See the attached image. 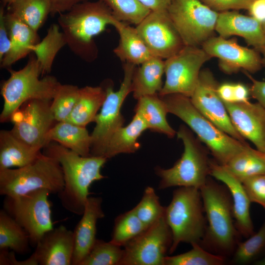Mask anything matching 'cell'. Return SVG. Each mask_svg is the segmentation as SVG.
I'll use <instances>...</instances> for the list:
<instances>
[{"label": "cell", "mask_w": 265, "mask_h": 265, "mask_svg": "<svg viewBox=\"0 0 265 265\" xmlns=\"http://www.w3.org/2000/svg\"><path fill=\"white\" fill-rule=\"evenodd\" d=\"M106 98L105 87L86 86L80 88L78 100L65 121L86 127L94 122Z\"/></svg>", "instance_id": "30"}, {"label": "cell", "mask_w": 265, "mask_h": 265, "mask_svg": "<svg viewBox=\"0 0 265 265\" xmlns=\"http://www.w3.org/2000/svg\"><path fill=\"white\" fill-rule=\"evenodd\" d=\"M211 58L202 47L185 46L165 59V81L159 95L176 93L190 98L196 86L202 67Z\"/></svg>", "instance_id": "12"}, {"label": "cell", "mask_w": 265, "mask_h": 265, "mask_svg": "<svg viewBox=\"0 0 265 265\" xmlns=\"http://www.w3.org/2000/svg\"><path fill=\"white\" fill-rule=\"evenodd\" d=\"M172 240L164 214L124 246L120 265H163Z\"/></svg>", "instance_id": "13"}, {"label": "cell", "mask_w": 265, "mask_h": 265, "mask_svg": "<svg viewBox=\"0 0 265 265\" xmlns=\"http://www.w3.org/2000/svg\"><path fill=\"white\" fill-rule=\"evenodd\" d=\"M102 198L89 196L81 218L74 230V247L72 265H80L87 255L97 238V224L105 217Z\"/></svg>", "instance_id": "21"}, {"label": "cell", "mask_w": 265, "mask_h": 265, "mask_svg": "<svg viewBox=\"0 0 265 265\" xmlns=\"http://www.w3.org/2000/svg\"><path fill=\"white\" fill-rule=\"evenodd\" d=\"M210 176L222 182L229 189L233 200L236 227L241 236L248 238L255 232L250 213L251 202L242 182L214 159L211 161Z\"/></svg>", "instance_id": "20"}, {"label": "cell", "mask_w": 265, "mask_h": 265, "mask_svg": "<svg viewBox=\"0 0 265 265\" xmlns=\"http://www.w3.org/2000/svg\"><path fill=\"white\" fill-rule=\"evenodd\" d=\"M10 75L3 82L1 94L4 101L0 122L10 120L12 115L24 103L32 99L52 100L60 84L53 76L39 78L41 71L35 55L31 54L26 65L15 71L8 69Z\"/></svg>", "instance_id": "7"}, {"label": "cell", "mask_w": 265, "mask_h": 265, "mask_svg": "<svg viewBox=\"0 0 265 265\" xmlns=\"http://www.w3.org/2000/svg\"><path fill=\"white\" fill-rule=\"evenodd\" d=\"M64 185L59 162L44 153L26 166L0 169V194L4 196H18L39 189L58 194Z\"/></svg>", "instance_id": "8"}, {"label": "cell", "mask_w": 265, "mask_h": 265, "mask_svg": "<svg viewBox=\"0 0 265 265\" xmlns=\"http://www.w3.org/2000/svg\"><path fill=\"white\" fill-rule=\"evenodd\" d=\"M4 17L11 48L0 62L1 68L9 69L13 64L31 53L30 48L40 41V37L38 31L9 12H5Z\"/></svg>", "instance_id": "23"}, {"label": "cell", "mask_w": 265, "mask_h": 265, "mask_svg": "<svg viewBox=\"0 0 265 265\" xmlns=\"http://www.w3.org/2000/svg\"><path fill=\"white\" fill-rule=\"evenodd\" d=\"M110 9L100 0H86L59 14L57 22L71 51L84 61L91 62L98 57L94 37L111 25L114 19Z\"/></svg>", "instance_id": "3"}, {"label": "cell", "mask_w": 265, "mask_h": 265, "mask_svg": "<svg viewBox=\"0 0 265 265\" xmlns=\"http://www.w3.org/2000/svg\"><path fill=\"white\" fill-rule=\"evenodd\" d=\"M192 248L175 256L167 255L163 265H223L227 258L213 254L203 248L199 243L191 245Z\"/></svg>", "instance_id": "37"}, {"label": "cell", "mask_w": 265, "mask_h": 265, "mask_svg": "<svg viewBox=\"0 0 265 265\" xmlns=\"http://www.w3.org/2000/svg\"><path fill=\"white\" fill-rule=\"evenodd\" d=\"M16 0H1L2 5L3 7L9 6Z\"/></svg>", "instance_id": "53"}, {"label": "cell", "mask_w": 265, "mask_h": 265, "mask_svg": "<svg viewBox=\"0 0 265 265\" xmlns=\"http://www.w3.org/2000/svg\"><path fill=\"white\" fill-rule=\"evenodd\" d=\"M46 140L47 144L54 141L81 156H90L91 137L85 127L57 122L47 134Z\"/></svg>", "instance_id": "27"}, {"label": "cell", "mask_w": 265, "mask_h": 265, "mask_svg": "<svg viewBox=\"0 0 265 265\" xmlns=\"http://www.w3.org/2000/svg\"><path fill=\"white\" fill-rule=\"evenodd\" d=\"M164 73V60L156 56L151 57L136 67L132 84L133 97L138 100L145 96L159 93L163 87Z\"/></svg>", "instance_id": "26"}, {"label": "cell", "mask_w": 265, "mask_h": 265, "mask_svg": "<svg viewBox=\"0 0 265 265\" xmlns=\"http://www.w3.org/2000/svg\"><path fill=\"white\" fill-rule=\"evenodd\" d=\"M135 27L154 56L165 60L185 46L167 10L151 11Z\"/></svg>", "instance_id": "15"}, {"label": "cell", "mask_w": 265, "mask_h": 265, "mask_svg": "<svg viewBox=\"0 0 265 265\" xmlns=\"http://www.w3.org/2000/svg\"><path fill=\"white\" fill-rule=\"evenodd\" d=\"M249 88L240 83H234V103H244L249 101Z\"/></svg>", "instance_id": "50"}, {"label": "cell", "mask_w": 265, "mask_h": 265, "mask_svg": "<svg viewBox=\"0 0 265 265\" xmlns=\"http://www.w3.org/2000/svg\"><path fill=\"white\" fill-rule=\"evenodd\" d=\"M215 31L225 38L234 35L240 36L248 45L257 50L265 45L262 22L251 16L235 10L218 13Z\"/></svg>", "instance_id": "22"}, {"label": "cell", "mask_w": 265, "mask_h": 265, "mask_svg": "<svg viewBox=\"0 0 265 265\" xmlns=\"http://www.w3.org/2000/svg\"><path fill=\"white\" fill-rule=\"evenodd\" d=\"M217 92L223 102L234 103L233 83L225 82L219 84Z\"/></svg>", "instance_id": "49"}, {"label": "cell", "mask_w": 265, "mask_h": 265, "mask_svg": "<svg viewBox=\"0 0 265 265\" xmlns=\"http://www.w3.org/2000/svg\"><path fill=\"white\" fill-rule=\"evenodd\" d=\"M135 68L134 64L124 63V77L118 90L114 91L112 85L109 84L104 86L106 98L94 121L96 126L91 134L90 155L105 158L111 136L123 126L125 119L121 109L125 99L132 91V79Z\"/></svg>", "instance_id": "9"}, {"label": "cell", "mask_w": 265, "mask_h": 265, "mask_svg": "<svg viewBox=\"0 0 265 265\" xmlns=\"http://www.w3.org/2000/svg\"><path fill=\"white\" fill-rule=\"evenodd\" d=\"M51 192L39 189L15 196H5L3 210L27 232L31 246L35 247L48 231L53 228L51 204Z\"/></svg>", "instance_id": "10"}, {"label": "cell", "mask_w": 265, "mask_h": 265, "mask_svg": "<svg viewBox=\"0 0 265 265\" xmlns=\"http://www.w3.org/2000/svg\"><path fill=\"white\" fill-rule=\"evenodd\" d=\"M147 129L144 120L138 113L135 112L128 125L119 128L112 135L105 158L108 159L120 154H130L137 151L140 147L138 138Z\"/></svg>", "instance_id": "29"}, {"label": "cell", "mask_w": 265, "mask_h": 265, "mask_svg": "<svg viewBox=\"0 0 265 265\" xmlns=\"http://www.w3.org/2000/svg\"><path fill=\"white\" fill-rule=\"evenodd\" d=\"M176 134L183 143L184 152L172 167H155V173L160 178L158 189L179 186L200 189L210 176V151L186 126L180 125Z\"/></svg>", "instance_id": "5"}, {"label": "cell", "mask_w": 265, "mask_h": 265, "mask_svg": "<svg viewBox=\"0 0 265 265\" xmlns=\"http://www.w3.org/2000/svg\"><path fill=\"white\" fill-rule=\"evenodd\" d=\"M111 11L117 20L137 25L150 12L151 10L137 0H100Z\"/></svg>", "instance_id": "39"}, {"label": "cell", "mask_w": 265, "mask_h": 265, "mask_svg": "<svg viewBox=\"0 0 265 265\" xmlns=\"http://www.w3.org/2000/svg\"><path fill=\"white\" fill-rule=\"evenodd\" d=\"M147 228L132 209L115 218L110 241L124 247Z\"/></svg>", "instance_id": "36"}, {"label": "cell", "mask_w": 265, "mask_h": 265, "mask_svg": "<svg viewBox=\"0 0 265 265\" xmlns=\"http://www.w3.org/2000/svg\"><path fill=\"white\" fill-rule=\"evenodd\" d=\"M165 207L162 206L159 198L152 186H147L142 197L133 208L135 214L146 227H149L164 214Z\"/></svg>", "instance_id": "40"}, {"label": "cell", "mask_w": 265, "mask_h": 265, "mask_svg": "<svg viewBox=\"0 0 265 265\" xmlns=\"http://www.w3.org/2000/svg\"><path fill=\"white\" fill-rule=\"evenodd\" d=\"M265 254V221L259 231L243 242H239L231 257L233 265L255 263Z\"/></svg>", "instance_id": "35"}, {"label": "cell", "mask_w": 265, "mask_h": 265, "mask_svg": "<svg viewBox=\"0 0 265 265\" xmlns=\"http://www.w3.org/2000/svg\"><path fill=\"white\" fill-rule=\"evenodd\" d=\"M250 16L261 22L265 21V0H255L250 6Z\"/></svg>", "instance_id": "48"}, {"label": "cell", "mask_w": 265, "mask_h": 265, "mask_svg": "<svg viewBox=\"0 0 265 265\" xmlns=\"http://www.w3.org/2000/svg\"><path fill=\"white\" fill-rule=\"evenodd\" d=\"M201 47L212 58L218 59L220 69L227 74L242 70L254 74L263 67L262 56L258 51L243 47L236 39L212 36Z\"/></svg>", "instance_id": "17"}, {"label": "cell", "mask_w": 265, "mask_h": 265, "mask_svg": "<svg viewBox=\"0 0 265 265\" xmlns=\"http://www.w3.org/2000/svg\"><path fill=\"white\" fill-rule=\"evenodd\" d=\"M262 28H263V31H264V34L265 35V21L262 23Z\"/></svg>", "instance_id": "55"}, {"label": "cell", "mask_w": 265, "mask_h": 265, "mask_svg": "<svg viewBox=\"0 0 265 265\" xmlns=\"http://www.w3.org/2000/svg\"><path fill=\"white\" fill-rule=\"evenodd\" d=\"M243 72L252 82L251 87L249 88L250 95L265 108V81L257 80L250 74L246 72Z\"/></svg>", "instance_id": "45"}, {"label": "cell", "mask_w": 265, "mask_h": 265, "mask_svg": "<svg viewBox=\"0 0 265 265\" xmlns=\"http://www.w3.org/2000/svg\"><path fill=\"white\" fill-rule=\"evenodd\" d=\"M224 103L238 132L265 153V108L258 102Z\"/></svg>", "instance_id": "18"}, {"label": "cell", "mask_w": 265, "mask_h": 265, "mask_svg": "<svg viewBox=\"0 0 265 265\" xmlns=\"http://www.w3.org/2000/svg\"><path fill=\"white\" fill-rule=\"evenodd\" d=\"M111 25L115 27L119 35V44L113 52L121 61L137 65L153 56L136 27L115 18Z\"/></svg>", "instance_id": "24"}, {"label": "cell", "mask_w": 265, "mask_h": 265, "mask_svg": "<svg viewBox=\"0 0 265 265\" xmlns=\"http://www.w3.org/2000/svg\"><path fill=\"white\" fill-rule=\"evenodd\" d=\"M134 111L138 113L146 124L148 129L173 138L177 133L166 119L168 111L158 93L138 99Z\"/></svg>", "instance_id": "28"}, {"label": "cell", "mask_w": 265, "mask_h": 265, "mask_svg": "<svg viewBox=\"0 0 265 265\" xmlns=\"http://www.w3.org/2000/svg\"><path fill=\"white\" fill-rule=\"evenodd\" d=\"M242 183L250 202L261 205L265 210V174L251 177Z\"/></svg>", "instance_id": "42"}, {"label": "cell", "mask_w": 265, "mask_h": 265, "mask_svg": "<svg viewBox=\"0 0 265 265\" xmlns=\"http://www.w3.org/2000/svg\"><path fill=\"white\" fill-rule=\"evenodd\" d=\"M44 154L56 159L63 171L64 187L57 195L62 207L70 212L81 215L89 197L90 186L105 178L101 169L107 159L102 157H83L51 141L44 147Z\"/></svg>", "instance_id": "1"}, {"label": "cell", "mask_w": 265, "mask_h": 265, "mask_svg": "<svg viewBox=\"0 0 265 265\" xmlns=\"http://www.w3.org/2000/svg\"><path fill=\"white\" fill-rule=\"evenodd\" d=\"M15 252L9 251L8 248L0 249V265H34L30 257L25 260L18 261L15 256Z\"/></svg>", "instance_id": "46"}, {"label": "cell", "mask_w": 265, "mask_h": 265, "mask_svg": "<svg viewBox=\"0 0 265 265\" xmlns=\"http://www.w3.org/2000/svg\"><path fill=\"white\" fill-rule=\"evenodd\" d=\"M200 189L179 187L173 192L172 200L165 207L164 217L172 234L171 254L182 242L199 243L207 228V219Z\"/></svg>", "instance_id": "6"}, {"label": "cell", "mask_w": 265, "mask_h": 265, "mask_svg": "<svg viewBox=\"0 0 265 265\" xmlns=\"http://www.w3.org/2000/svg\"><path fill=\"white\" fill-rule=\"evenodd\" d=\"M79 92L80 88L76 85L59 84L51 105L56 121L67 119L78 100Z\"/></svg>", "instance_id": "41"}, {"label": "cell", "mask_w": 265, "mask_h": 265, "mask_svg": "<svg viewBox=\"0 0 265 265\" xmlns=\"http://www.w3.org/2000/svg\"><path fill=\"white\" fill-rule=\"evenodd\" d=\"M52 101L32 99L24 103L10 118L13 124L11 132L33 147L44 148L46 135L56 121L51 108Z\"/></svg>", "instance_id": "14"}, {"label": "cell", "mask_w": 265, "mask_h": 265, "mask_svg": "<svg viewBox=\"0 0 265 265\" xmlns=\"http://www.w3.org/2000/svg\"><path fill=\"white\" fill-rule=\"evenodd\" d=\"M51 3V16L60 14L70 10L76 4L88 0H50Z\"/></svg>", "instance_id": "47"}, {"label": "cell", "mask_w": 265, "mask_h": 265, "mask_svg": "<svg viewBox=\"0 0 265 265\" xmlns=\"http://www.w3.org/2000/svg\"><path fill=\"white\" fill-rule=\"evenodd\" d=\"M219 84L209 69L201 70L190 100L201 114L220 130L241 142L247 143L234 127L224 103L218 95Z\"/></svg>", "instance_id": "16"}, {"label": "cell", "mask_w": 265, "mask_h": 265, "mask_svg": "<svg viewBox=\"0 0 265 265\" xmlns=\"http://www.w3.org/2000/svg\"><path fill=\"white\" fill-rule=\"evenodd\" d=\"M151 11L167 10L172 0H137Z\"/></svg>", "instance_id": "51"}, {"label": "cell", "mask_w": 265, "mask_h": 265, "mask_svg": "<svg viewBox=\"0 0 265 265\" xmlns=\"http://www.w3.org/2000/svg\"><path fill=\"white\" fill-rule=\"evenodd\" d=\"M41 154L40 149L27 144L10 131H0V169L26 166Z\"/></svg>", "instance_id": "25"}, {"label": "cell", "mask_w": 265, "mask_h": 265, "mask_svg": "<svg viewBox=\"0 0 265 265\" xmlns=\"http://www.w3.org/2000/svg\"><path fill=\"white\" fill-rule=\"evenodd\" d=\"M212 10L218 13L240 9L248 10L255 0H199Z\"/></svg>", "instance_id": "43"}, {"label": "cell", "mask_w": 265, "mask_h": 265, "mask_svg": "<svg viewBox=\"0 0 265 265\" xmlns=\"http://www.w3.org/2000/svg\"><path fill=\"white\" fill-rule=\"evenodd\" d=\"M159 97L168 112L181 119L196 133L219 164L225 165L249 145L235 139L215 126L197 110L189 97L176 93Z\"/></svg>", "instance_id": "4"}, {"label": "cell", "mask_w": 265, "mask_h": 265, "mask_svg": "<svg viewBox=\"0 0 265 265\" xmlns=\"http://www.w3.org/2000/svg\"><path fill=\"white\" fill-rule=\"evenodd\" d=\"M200 190L207 224L199 244L213 254L231 257L241 235L234 220L230 192L224 184L209 177Z\"/></svg>", "instance_id": "2"}, {"label": "cell", "mask_w": 265, "mask_h": 265, "mask_svg": "<svg viewBox=\"0 0 265 265\" xmlns=\"http://www.w3.org/2000/svg\"><path fill=\"white\" fill-rule=\"evenodd\" d=\"M110 242L97 238L80 265H120L124 249Z\"/></svg>", "instance_id": "38"}, {"label": "cell", "mask_w": 265, "mask_h": 265, "mask_svg": "<svg viewBox=\"0 0 265 265\" xmlns=\"http://www.w3.org/2000/svg\"><path fill=\"white\" fill-rule=\"evenodd\" d=\"M224 166L242 182L251 177L265 174V153L248 145Z\"/></svg>", "instance_id": "32"}, {"label": "cell", "mask_w": 265, "mask_h": 265, "mask_svg": "<svg viewBox=\"0 0 265 265\" xmlns=\"http://www.w3.org/2000/svg\"><path fill=\"white\" fill-rule=\"evenodd\" d=\"M29 236L25 230L3 209L0 211V249L8 248L24 255L30 250Z\"/></svg>", "instance_id": "33"}, {"label": "cell", "mask_w": 265, "mask_h": 265, "mask_svg": "<svg viewBox=\"0 0 265 265\" xmlns=\"http://www.w3.org/2000/svg\"><path fill=\"white\" fill-rule=\"evenodd\" d=\"M66 45V39L59 25L53 24L48 29L43 39L31 46L30 51L34 53L37 58L42 76L50 73L56 55Z\"/></svg>", "instance_id": "31"}, {"label": "cell", "mask_w": 265, "mask_h": 265, "mask_svg": "<svg viewBox=\"0 0 265 265\" xmlns=\"http://www.w3.org/2000/svg\"><path fill=\"white\" fill-rule=\"evenodd\" d=\"M167 10L185 46L201 47L213 36L218 13L199 0H172Z\"/></svg>", "instance_id": "11"}, {"label": "cell", "mask_w": 265, "mask_h": 265, "mask_svg": "<svg viewBox=\"0 0 265 265\" xmlns=\"http://www.w3.org/2000/svg\"><path fill=\"white\" fill-rule=\"evenodd\" d=\"M256 265H265V257L261 259H259L258 261L255 263Z\"/></svg>", "instance_id": "54"}, {"label": "cell", "mask_w": 265, "mask_h": 265, "mask_svg": "<svg viewBox=\"0 0 265 265\" xmlns=\"http://www.w3.org/2000/svg\"><path fill=\"white\" fill-rule=\"evenodd\" d=\"M257 51L259 52L261 55L263 67L265 69V45L262 46Z\"/></svg>", "instance_id": "52"}, {"label": "cell", "mask_w": 265, "mask_h": 265, "mask_svg": "<svg viewBox=\"0 0 265 265\" xmlns=\"http://www.w3.org/2000/svg\"><path fill=\"white\" fill-rule=\"evenodd\" d=\"M74 247L73 231L60 225L43 235L31 256L38 265H71Z\"/></svg>", "instance_id": "19"}, {"label": "cell", "mask_w": 265, "mask_h": 265, "mask_svg": "<svg viewBox=\"0 0 265 265\" xmlns=\"http://www.w3.org/2000/svg\"><path fill=\"white\" fill-rule=\"evenodd\" d=\"M7 11L38 31L51 14V3L50 0H16Z\"/></svg>", "instance_id": "34"}, {"label": "cell", "mask_w": 265, "mask_h": 265, "mask_svg": "<svg viewBox=\"0 0 265 265\" xmlns=\"http://www.w3.org/2000/svg\"><path fill=\"white\" fill-rule=\"evenodd\" d=\"M4 7L0 9V62L8 53L11 48V40L5 21Z\"/></svg>", "instance_id": "44"}]
</instances>
